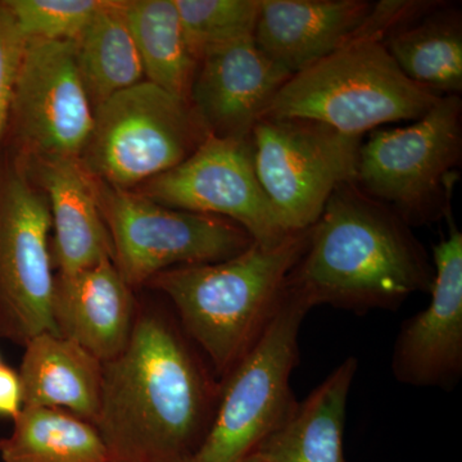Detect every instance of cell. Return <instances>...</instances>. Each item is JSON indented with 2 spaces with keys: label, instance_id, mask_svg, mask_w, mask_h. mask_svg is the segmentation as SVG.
Here are the masks:
<instances>
[{
  "label": "cell",
  "instance_id": "1",
  "mask_svg": "<svg viewBox=\"0 0 462 462\" xmlns=\"http://www.w3.org/2000/svg\"><path fill=\"white\" fill-rule=\"evenodd\" d=\"M167 316H136L123 352L103 364L94 427L116 462H189L207 436L220 383Z\"/></svg>",
  "mask_w": 462,
  "mask_h": 462
},
{
  "label": "cell",
  "instance_id": "2",
  "mask_svg": "<svg viewBox=\"0 0 462 462\" xmlns=\"http://www.w3.org/2000/svg\"><path fill=\"white\" fill-rule=\"evenodd\" d=\"M434 273L412 227L352 181L331 194L285 289L310 310L330 306L363 315L394 311L412 294L430 293Z\"/></svg>",
  "mask_w": 462,
  "mask_h": 462
},
{
  "label": "cell",
  "instance_id": "3",
  "mask_svg": "<svg viewBox=\"0 0 462 462\" xmlns=\"http://www.w3.org/2000/svg\"><path fill=\"white\" fill-rule=\"evenodd\" d=\"M310 233L311 227L291 231L273 245L254 242L220 263L175 267L149 281V287L169 298L181 329L220 382L275 315Z\"/></svg>",
  "mask_w": 462,
  "mask_h": 462
},
{
  "label": "cell",
  "instance_id": "4",
  "mask_svg": "<svg viewBox=\"0 0 462 462\" xmlns=\"http://www.w3.org/2000/svg\"><path fill=\"white\" fill-rule=\"evenodd\" d=\"M442 96L413 83L382 42L354 39L291 76L263 118H302L348 135L416 121Z\"/></svg>",
  "mask_w": 462,
  "mask_h": 462
},
{
  "label": "cell",
  "instance_id": "5",
  "mask_svg": "<svg viewBox=\"0 0 462 462\" xmlns=\"http://www.w3.org/2000/svg\"><path fill=\"white\" fill-rule=\"evenodd\" d=\"M462 162V100L445 96L409 126L374 130L358 152L356 184L410 227L451 217Z\"/></svg>",
  "mask_w": 462,
  "mask_h": 462
},
{
  "label": "cell",
  "instance_id": "6",
  "mask_svg": "<svg viewBox=\"0 0 462 462\" xmlns=\"http://www.w3.org/2000/svg\"><path fill=\"white\" fill-rule=\"evenodd\" d=\"M310 307L284 288L266 329L220 382L217 406L189 462H245L288 420L298 401L291 385L300 331Z\"/></svg>",
  "mask_w": 462,
  "mask_h": 462
},
{
  "label": "cell",
  "instance_id": "7",
  "mask_svg": "<svg viewBox=\"0 0 462 462\" xmlns=\"http://www.w3.org/2000/svg\"><path fill=\"white\" fill-rule=\"evenodd\" d=\"M208 135L188 100L142 81L94 108L80 162L91 178L130 190L180 165Z\"/></svg>",
  "mask_w": 462,
  "mask_h": 462
},
{
  "label": "cell",
  "instance_id": "8",
  "mask_svg": "<svg viewBox=\"0 0 462 462\" xmlns=\"http://www.w3.org/2000/svg\"><path fill=\"white\" fill-rule=\"evenodd\" d=\"M91 181L116 269L132 289L166 270L227 260L254 243L247 231L226 218L170 208L138 191Z\"/></svg>",
  "mask_w": 462,
  "mask_h": 462
},
{
  "label": "cell",
  "instance_id": "9",
  "mask_svg": "<svg viewBox=\"0 0 462 462\" xmlns=\"http://www.w3.org/2000/svg\"><path fill=\"white\" fill-rule=\"evenodd\" d=\"M258 181L289 231L319 220L337 188L356 180L364 136L302 118H263L251 139Z\"/></svg>",
  "mask_w": 462,
  "mask_h": 462
},
{
  "label": "cell",
  "instance_id": "10",
  "mask_svg": "<svg viewBox=\"0 0 462 462\" xmlns=\"http://www.w3.org/2000/svg\"><path fill=\"white\" fill-rule=\"evenodd\" d=\"M51 227L45 194L25 172H8L0 180V338L17 346L42 333L58 334Z\"/></svg>",
  "mask_w": 462,
  "mask_h": 462
},
{
  "label": "cell",
  "instance_id": "11",
  "mask_svg": "<svg viewBox=\"0 0 462 462\" xmlns=\"http://www.w3.org/2000/svg\"><path fill=\"white\" fill-rule=\"evenodd\" d=\"M138 193L170 208L226 218L261 245L291 233L258 181L251 141L208 135L184 162L144 182Z\"/></svg>",
  "mask_w": 462,
  "mask_h": 462
},
{
  "label": "cell",
  "instance_id": "12",
  "mask_svg": "<svg viewBox=\"0 0 462 462\" xmlns=\"http://www.w3.org/2000/svg\"><path fill=\"white\" fill-rule=\"evenodd\" d=\"M11 115L32 160H80L93 132L94 108L79 71L75 42L27 39Z\"/></svg>",
  "mask_w": 462,
  "mask_h": 462
},
{
  "label": "cell",
  "instance_id": "13",
  "mask_svg": "<svg viewBox=\"0 0 462 462\" xmlns=\"http://www.w3.org/2000/svg\"><path fill=\"white\" fill-rule=\"evenodd\" d=\"M431 261L430 305L403 322L391 369L401 384L448 392L462 378V233L454 223L433 245Z\"/></svg>",
  "mask_w": 462,
  "mask_h": 462
},
{
  "label": "cell",
  "instance_id": "14",
  "mask_svg": "<svg viewBox=\"0 0 462 462\" xmlns=\"http://www.w3.org/2000/svg\"><path fill=\"white\" fill-rule=\"evenodd\" d=\"M289 78L254 38L227 42L199 57L189 103L209 135L249 141Z\"/></svg>",
  "mask_w": 462,
  "mask_h": 462
},
{
  "label": "cell",
  "instance_id": "15",
  "mask_svg": "<svg viewBox=\"0 0 462 462\" xmlns=\"http://www.w3.org/2000/svg\"><path fill=\"white\" fill-rule=\"evenodd\" d=\"M372 5L367 0H263L254 42L293 76L340 50Z\"/></svg>",
  "mask_w": 462,
  "mask_h": 462
},
{
  "label": "cell",
  "instance_id": "16",
  "mask_svg": "<svg viewBox=\"0 0 462 462\" xmlns=\"http://www.w3.org/2000/svg\"><path fill=\"white\" fill-rule=\"evenodd\" d=\"M133 289L114 260L71 275H57L53 319L57 333L74 340L103 364L114 360L129 343L135 321Z\"/></svg>",
  "mask_w": 462,
  "mask_h": 462
},
{
  "label": "cell",
  "instance_id": "17",
  "mask_svg": "<svg viewBox=\"0 0 462 462\" xmlns=\"http://www.w3.org/2000/svg\"><path fill=\"white\" fill-rule=\"evenodd\" d=\"M36 181L50 203L54 229L51 263L58 275H71L114 260L111 238L100 215L91 176L80 160H32Z\"/></svg>",
  "mask_w": 462,
  "mask_h": 462
},
{
  "label": "cell",
  "instance_id": "18",
  "mask_svg": "<svg viewBox=\"0 0 462 462\" xmlns=\"http://www.w3.org/2000/svg\"><path fill=\"white\" fill-rule=\"evenodd\" d=\"M23 348L18 372L23 407L65 410L96 424L102 400V361L56 333H42Z\"/></svg>",
  "mask_w": 462,
  "mask_h": 462
},
{
  "label": "cell",
  "instance_id": "19",
  "mask_svg": "<svg viewBox=\"0 0 462 462\" xmlns=\"http://www.w3.org/2000/svg\"><path fill=\"white\" fill-rule=\"evenodd\" d=\"M357 369V358H346L303 402H298L288 420L256 454L272 462H346V403Z\"/></svg>",
  "mask_w": 462,
  "mask_h": 462
},
{
  "label": "cell",
  "instance_id": "20",
  "mask_svg": "<svg viewBox=\"0 0 462 462\" xmlns=\"http://www.w3.org/2000/svg\"><path fill=\"white\" fill-rule=\"evenodd\" d=\"M410 80L439 96L462 91V14L442 2L383 42Z\"/></svg>",
  "mask_w": 462,
  "mask_h": 462
},
{
  "label": "cell",
  "instance_id": "21",
  "mask_svg": "<svg viewBox=\"0 0 462 462\" xmlns=\"http://www.w3.org/2000/svg\"><path fill=\"white\" fill-rule=\"evenodd\" d=\"M123 9L147 81L189 102L199 60L185 39L175 0H132L123 2Z\"/></svg>",
  "mask_w": 462,
  "mask_h": 462
},
{
  "label": "cell",
  "instance_id": "22",
  "mask_svg": "<svg viewBox=\"0 0 462 462\" xmlns=\"http://www.w3.org/2000/svg\"><path fill=\"white\" fill-rule=\"evenodd\" d=\"M3 462H116L98 430L74 413L23 407L0 439Z\"/></svg>",
  "mask_w": 462,
  "mask_h": 462
},
{
  "label": "cell",
  "instance_id": "23",
  "mask_svg": "<svg viewBox=\"0 0 462 462\" xmlns=\"http://www.w3.org/2000/svg\"><path fill=\"white\" fill-rule=\"evenodd\" d=\"M76 60L93 108L142 83L144 69L124 16L123 2H108L75 42Z\"/></svg>",
  "mask_w": 462,
  "mask_h": 462
},
{
  "label": "cell",
  "instance_id": "24",
  "mask_svg": "<svg viewBox=\"0 0 462 462\" xmlns=\"http://www.w3.org/2000/svg\"><path fill=\"white\" fill-rule=\"evenodd\" d=\"M182 30L197 60L217 45L254 38L263 0H175Z\"/></svg>",
  "mask_w": 462,
  "mask_h": 462
},
{
  "label": "cell",
  "instance_id": "25",
  "mask_svg": "<svg viewBox=\"0 0 462 462\" xmlns=\"http://www.w3.org/2000/svg\"><path fill=\"white\" fill-rule=\"evenodd\" d=\"M105 0H7L27 39L76 42Z\"/></svg>",
  "mask_w": 462,
  "mask_h": 462
},
{
  "label": "cell",
  "instance_id": "26",
  "mask_svg": "<svg viewBox=\"0 0 462 462\" xmlns=\"http://www.w3.org/2000/svg\"><path fill=\"white\" fill-rule=\"evenodd\" d=\"M442 2L436 0H382L373 3L364 23L352 33L349 41H378L384 42L392 33L411 25L430 14Z\"/></svg>",
  "mask_w": 462,
  "mask_h": 462
},
{
  "label": "cell",
  "instance_id": "27",
  "mask_svg": "<svg viewBox=\"0 0 462 462\" xmlns=\"http://www.w3.org/2000/svg\"><path fill=\"white\" fill-rule=\"evenodd\" d=\"M26 38L21 32L7 2H0V139L5 132Z\"/></svg>",
  "mask_w": 462,
  "mask_h": 462
},
{
  "label": "cell",
  "instance_id": "28",
  "mask_svg": "<svg viewBox=\"0 0 462 462\" xmlns=\"http://www.w3.org/2000/svg\"><path fill=\"white\" fill-rule=\"evenodd\" d=\"M23 409V393L20 374L8 365L2 363L0 364V416L14 420Z\"/></svg>",
  "mask_w": 462,
  "mask_h": 462
},
{
  "label": "cell",
  "instance_id": "29",
  "mask_svg": "<svg viewBox=\"0 0 462 462\" xmlns=\"http://www.w3.org/2000/svg\"><path fill=\"white\" fill-rule=\"evenodd\" d=\"M245 462H272V461L267 460V458L263 457V455L254 454V456H251V457H249L248 460Z\"/></svg>",
  "mask_w": 462,
  "mask_h": 462
},
{
  "label": "cell",
  "instance_id": "30",
  "mask_svg": "<svg viewBox=\"0 0 462 462\" xmlns=\"http://www.w3.org/2000/svg\"><path fill=\"white\" fill-rule=\"evenodd\" d=\"M0 364H2V358H0Z\"/></svg>",
  "mask_w": 462,
  "mask_h": 462
}]
</instances>
